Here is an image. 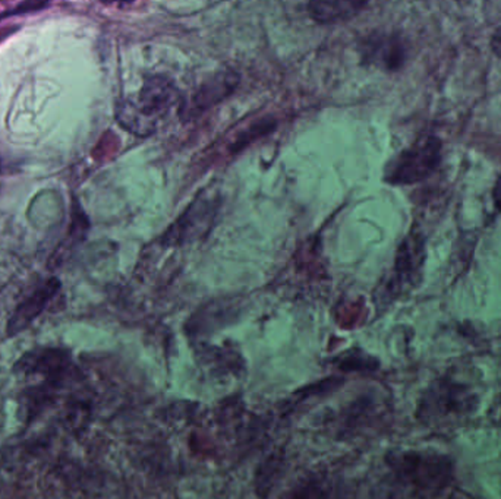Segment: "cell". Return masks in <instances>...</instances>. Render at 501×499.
Returning <instances> with one entry per match:
<instances>
[{
    "mask_svg": "<svg viewBox=\"0 0 501 499\" xmlns=\"http://www.w3.org/2000/svg\"><path fill=\"white\" fill-rule=\"evenodd\" d=\"M179 91L162 76H148L134 99H123L116 106L121 126L139 137L155 132L158 119L165 118L179 102Z\"/></svg>",
    "mask_w": 501,
    "mask_h": 499,
    "instance_id": "cell-1",
    "label": "cell"
},
{
    "mask_svg": "<svg viewBox=\"0 0 501 499\" xmlns=\"http://www.w3.org/2000/svg\"><path fill=\"white\" fill-rule=\"evenodd\" d=\"M440 160L442 142L434 137L424 138L387 165L384 179L391 185H414L430 176Z\"/></svg>",
    "mask_w": 501,
    "mask_h": 499,
    "instance_id": "cell-2",
    "label": "cell"
},
{
    "mask_svg": "<svg viewBox=\"0 0 501 499\" xmlns=\"http://www.w3.org/2000/svg\"><path fill=\"white\" fill-rule=\"evenodd\" d=\"M220 207L221 198L218 192H202L167 230L163 242L170 246H183L201 239L216 223Z\"/></svg>",
    "mask_w": 501,
    "mask_h": 499,
    "instance_id": "cell-3",
    "label": "cell"
},
{
    "mask_svg": "<svg viewBox=\"0 0 501 499\" xmlns=\"http://www.w3.org/2000/svg\"><path fill=\"white\" fill-rule=\"evenodd\" d=\"M477 394L466 382L443 377L430 387L423 401V414L431 419L466 416L475 412Z\"/></svg>",
    "mask_w": 501,
    "mask_h": 499,
    "instance_id": "cell-4",
    "label": "cell"
},
{
    "mask_svg": "<svg viewBox=\"0 0 501 499\" xmlns=\"http://www.w3.org/2000/svg\"><path fill=\"white\" fill-rule=\"evenodd\" d=\"M403 463L411 482L424 491L442 492L453 476V463L442 454H409Z\"/></svg>",
    "mask_w": 501,
    "mask_h": 499,
    "instance_id": "cell-5",
    "label": "cell"
},
{
    "mask_svg": "<svg viewBox=\"0 0 501 499\" xmlns=\"http://www.w3.org/2000/svg\"><path fill=\"white\" fill-rule=\"evenodd\" d=\"M59 280L50 279L46 283L40 284L39 288L32 291L27 299L22 300L16 307L13 316L9 318L8 330H6L9 337H15L22 331L27 330L28 326L31 325L40 315L46 311V307L55 299V296L59 293Z\"/></svg>",
    "mask_w": 501,
    "mask_h": 499,
    "instance_id": "cell-6",
    "label": "cell"
},
{
    "mask_svg": "<svg viewBox=\"0 0 501 499\" xmlns=\"http://www.w3.org/2000/svg\"><path fill=\"white\" fill-rule=\"evenodd\" d=\"M239 84V76L235 72L223 71L207 79L201 84L191 97L190 102L183 104L185 118H197L200 114L209 111L214 104L225 100L230 93L235 91Z\"/></svg>",
    "mask_w": 501,
    "mask_h": 499,
    "instance_id": "cell-7",
    "label": "cell"
},
{
    "mask_svg": "<svg viewBox=\"0 0 501 499\" xmlns=\"http://www.w3.org/2000/svg\"><path fill=\"white\" fill-rule=\"evenodd\" d=\"M69 362L71 361L65 350L48 347L24 354L20 362L16 363L15 370L24 374L46 375L48 381L53 382L55 386H62Z\"/></svg>",
    "mask_w": 501,
    "mask_h": 499,
    "instance_id": "cell-8",
    "label": "cell"
},
{
    "mask_svg": "<svg viewBox=\"0 0 501 499\" xmlns=\"http://www.w3.org/2000/svg\"><path fill=\"white\" fill-rule=\"evenodd\" d=\"M363 59L370 65L396 71L407 59V49L402 40L390 34H372L361 46Z\"/></svg>",
    "mask_w": 501,
    "mask_h": 499,
    "instance_id": "cell-9",
    "label": "cell"
},
{
    "mask_svg": "<svg viewBox=\"0 0 501 499\" xmlns=\"http://www.w3.org/2000/svg\"><path fill=\"white\" fill-rule=\"evenodd\" d=\"M367 6L365 2L358 0H333V2H311L309 13L312 20L320 24H330L337 21H346L360 13Z\"/></svg>",
    "mask_w": 501,
    "mask_h": 499,
    "instance_id": "cell-10",
    "label": "cell"
},
{
    "mask_svg": "<svg viewBox=\"0 0 501 499\" xmlns=\"http://www.w3.org/2000/svg\"><path fill=\"white\" fill-rule=\"evenodd\" d=\"M416 251H415L414 240L407 237L398 249V260H396V277L398 284L409 283L416 272Z\"/></svg>",
    "mask_w": 501,
    "mask_h": 499,
    "instance_id": "cell-11",
    "label": "cell"
},
{
    "mask_svg": "<svg viewBox=\"0 0 501 499\" xmlns=\"http://www.w3.org/2000/svg\"><path fill=\"white\" fill-rule=\"evenodd\" d=\"M491 48L494 53L501 58V27L497 31L494 32L493 40H491Z\"/></svg>",
    "mask_w": 501,
    "mask_h": 499,
    "instance_id": "cell-12",
    "label": "cell"
},
{
    "mask_svg": "<svg viewBox=\"0 0 501 499\" xmlns=\"http://www.w3.org/2000/svg\"><path fill=\"white\" fill-rule=\"evenodd\" d=\"M496 202L501 209V181L498 182L497 188H496Z\"/></svg>",
    "mask_w": 501,
    "mask_h": 499,
    "instance_id": "cell-13",
    "label": "cell"
}]
</instances>
